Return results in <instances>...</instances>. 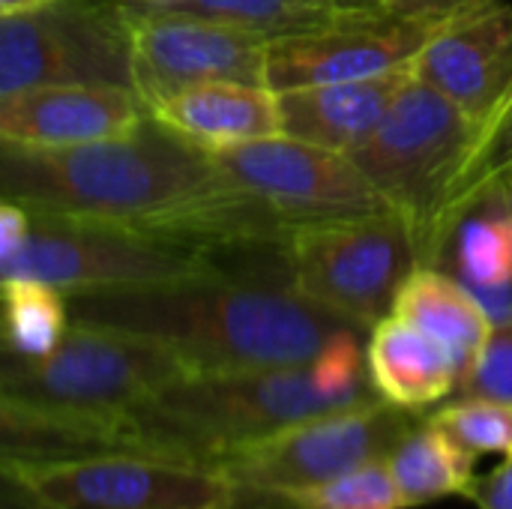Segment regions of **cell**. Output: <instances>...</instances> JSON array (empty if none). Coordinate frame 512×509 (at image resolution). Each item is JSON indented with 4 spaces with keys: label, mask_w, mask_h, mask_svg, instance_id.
Here are the masks:
<instances>
[{
    "label": "cell",
    "mask_w": 512,
    "mask_h": 509,
    "mask_svg": "<svg viewBox=\"0 0 512 509\" xmlns=\"http://www.w3.org/2000/svg\"><path fill=\"white\" fill-rule=\"evenodd\" d=\"M147 111L204 150H225L282 135L279 102L270 87L210 81L162 96Z\"/></svg>",
    "instance_id": "2e32d148"
},
{
    "label": "cell",
    "mask_w": 512,
    "mask_h": 509,
    "mask_svg": "<svg viewBox=\"0 0 512 509\" xmlns=\"http://www.w3.org/2000/svg\"><path fill=\"white\" fill-rule=\"evenodd\" d=\"M423 414L387 399L303 420L225 456L222 471L240 495L282 498L324 486L354 468L390 459Z\"/></svg>",
    "instance_id": "8992f818"
},
{
    "label": "cell",
    "mask_w": 512,
    "mask_h": 509,
    "mask_svg": "<svg viewBox=\"0 0 512 509\" xmlns=\"http://www.w3.org/2000/svg\"><path fill=\"white\" fill-rule=\"evenodd\" d=\"M411 72L459 105L480 138L512 93L510 3L486 0L441 24L414 57Z\"/></svg>",
    "instance_id": "4fadbf2b"
},
{
    "label": "cell",
    "mask_w": 512,
    "mask_h": 509,
    "mask_svg": "<svg viewBox=\"0 0 512 509\" xmlns=\"http://www.w3.org/2000/svg\"><path fill=\"white\" fill-rule=\"evenodd\" d=\"M186 375L195 372L153 339L72 321L48 357H3V459L27 456L57 435L126 414Z\"/></svg>",
    "instance_id": "3957f363"
},
{
    "label": "cell",
    "mask_w": 512,
    "mask_h": 509,
    "mask_svg": "<svg viewBox=\"0 0 512 509\" xmlns=\"http://www.w3.org/2000/svg\"><path fill=\"white\" fill-rule=\"evenodd\" d=\"M465 498L480 509H512V456H507L492 474L474 477Z\"/></svg>",
    "instance_id": "83f0119b"
},
{
    "label": "cell",
    "mask_w": 512,
    "mask_h": 509,
    "mask_svg": "<svg viewBox=\"0 0 512 509\" xmlns=\"http://www.w3.org/2000/svg\"><path fill=\"white\" fill-rule=\"evenodd\" d=\"M126 3H132V6H147V9H162V6H171V3H177V0H126Z\"/></svg>",
    "instance_id": "1f68e13d"
},
{
    "label": "cell",
    "mask_w": 512,
    "mask_h": 509,
    "mask_svg": "<svg viewBox=\"0 0 512 509\" xmlns=\"http://www.w3.org/2000/svg\"><path fill=\"white\" fill-rule=\"evenodd\" d=\"M33 216L27 207L15 204V201H3L0 204V264L9 261L12 255H18V249L24 246L27 234H30Z\"/></svg>",
    "instance_id": "f1b7e54d"
},
{
    "label": "cell",
    "mask_w": 512,
    "mask_h": 509,
    "mask_svg": "<svg viewBox=\"0 0 512 509\" xmlns=\"http://www.w3.org/2000/svg\"><path fill=\"white\" fill-rule=\"evenodd\" d=\"M366 351L375 390L390 405L420 414L459 387V366L450 351L399 315H387L369 330Z\"/></svg>",
    "instance_id": "e0dca14e"
},
{
    "label": "cell",
    "mask_w": 512,
    "mask_h": 509,
    "mask_svg": "<svg viewBox=\"0 0 512 509\" xmlns=\"http://www.w3.org/2000/svg\"><path fill=\"white\" fill-rule=\"evenodd\" d=\"M153 12L195 15V18L231 24L240 30L264 33L270 39L321 30L345 15L336 6V0H177Z\"/></svg>",
    "instance_id": "7402d4cb"
},
{
    "label": "cell",
    "mask_w": 512,
    "mask_h": 509,
    "mask_svg": "<svg viewBox=\"0 0 512 509\" xmlns=\"http://www.w3.org/2000/svg\"><path fill=\"white\" fill-rule=\"evenodd\" d=\"M3 474L42 509H234L240 498L216 468L135 453L3 459Z\"/></svg>",
    "instance_id": "9c48e42d"
},
{
    "label": "cell",
    "mask_w": 512,
    "mask_h": 509,
    "mask_svg": "<svg viewBox=\"0 0 512 509\" xmlns=\"http://www.w3.org/2000/svg\"><path fill=\"white\" fill-rule=\"evenodd\" d=\"M213 159L234 183L267 201L291 231L390 210L351 156L288 135L213 150Z\"/></svg>",
    "instance_id": "30bf717a"
},
{
    "label": "cell",
    "mask_w": 512,
    "mask_h": 509,
    "mask_svg": "<svg viewBox=\"0 0 512 509\" xmlns=\"http://www.w3.org/2000/svg\"><path fill=\"white\" fill-rule=\"evenodd\" d=\"M411 75L408 66L375 78L276 93L282 135L351 156L378 129Z\"/></svg>",
    "instance_id": "9a60e30c"
},
{
    "label": "cell",
    "mask_w": 512,
    "mask_h": 509,
    "mask_svg": "<svg viewBox=\"0 0 512 509\" xmlns=\"http://www.w3.org/2000/svg\"><path fill=\"white\" fill-rule=\"evenodd\" d=\"M512 171V96L498 108V114L486 123V129L480 132L471 156L465 159L462 171L456 174L450 195L444 201V210L438 216L435 225V240H432V255H429V267H435L447 234L453 231V225L459 222V216L498 180H504Z\"/></svg>",
    "instance_id": "603a6c76"
},
{
    "label": "cell",
    "mask_w": 512,
    "mask_h": 509,
    "mask_svg": "<svg viewBox=\"0 0 512 509\" xmlns=\"http://www.w3.org/2000/svg\"><path fill=\"white\" fill-rule=\"evenodd\" d=\"M126 15L132 24L135 90L144 105L210 81L267 87L270 36L132 3H126Z\"/></svg>",
    "instance_id": "8fae6325"
},
{
    "label": "cell",
    "mask_w": 512,
    "mask_h": 509,
    "mask_svg": "<svg viewBox=\"0 0 512 509\" xmlns=\"http://www.w3.org/2000/svg\"><path fill=\"white\" fill-rule=\"evenodd\" d=\"M30 216L24 246L0 264L3 279H33L63 294H84L219 276L216 261L198 249L96 222Z\"/></svg>",
    "instance_id": "ba28073f"
},
{
    "label": "cell",
    "mask_w": 512,
    "mask_h": 509,
    "mask_svg": "<svg viewBox=\"0 0 512 509\" xmlns=\"http://www.w3.org/2000/svg\"><path fill=\"white\" fill-rule=\"evenodd\" d=\"M435 426H441L462 450L504 453L512 456V405L492 399H459L435 414H429Z\"/></svg>",
    "instance_id": "d4e9b609"
},
{
    "label": "cell",
    "mask_w": 512,
    "mask_h": 509,
    "mask_svg": "<svg viewBox=\"0 0 512 509\" xmlns=\"http://www.w3.org/2000/svg\"><path fill=\"white\" fill-rule=\"evenodd\" d=\"M0 195L39 216L198 249L216 267L291 237L282 216L234 183L210 150L153 114L126 138L84 147L36 150L0 141Z\"/></svg>",
    "instance_id": "6da1fadb"
},
{
    "label": "cell",
    "mask_w": 512,
    "mask_h": 509,
    "mask_svg": "<svg viewBox=\"0 0 512 509\" xmlns=\"http://www.w3.org/2000/svg\"><path fill=\"white\" fill-rule=\"evenodd\" d=\"M462 288H498L512 282V192L489 186L453 225L435 261Z\"/></svg>",
    "instance_id": "d6986e66"
},
{
    "label": "cell",
    "mask_w": 512,
    "mask_h": 509,
    "mask_svg": "<svg viewBox=\"0 0 512 509\" xmlns=\"http://www.w3.org/2000/svg\"><path fill=\"white\" fill-rule=\"evenodd\" d=\"M456 393L462 399H492L512 405V324L492 327V336Z\"/></svg>",
    "instance_id": "484cf974"
},
{
    "label": "cell",
    "mask_w": 512,
    "mask_h": 509,
    "mask_svg": "<svg viewBox=\"0 0 512 509\" xmlns=\"http://www.w3.org/2000/svg\"><path fill=\"white\" fill-rule=\"evenodd\" d=\"M51 0H0V15H12V12H24V9H36L45 6Z\"/></svg>",
    "instance_id": "4dcf8cb0"
},
{
    "label": "cell",
    "mask_w": 512,
    "mask_h": 509,
    "mask_svg": "<svg viewBox=\"0 0 512 509\" xmlns=\"http://www.w3.org/2000/svg\"><path fill=\"white\" fill-rule=\"evenodd\" d=\"M438 27L441 24L360 12L342 15L321 30L270 39L267 87L285 93L408 69Z\"/></svg>",
    "instance_id": "7c38bea8"
},
{
    "label": "cell",
    "mask_w": 512,
    "mask_h": 509,
    "mask_svg": "<svg viewBox=\"0 0 512 509\" xmlns=\"http://www.w3.org/2000/svg\"><path fill=\"white\" fill-rule=\"evenodd\" d=\"M510 96H512V93H510Z\"/></svg>",
    "instance_id": "836d02e7"
},
{
    "label": "cell",
    "mask_w": 512,
    "mask_h": 509,
    "mask_svg": "<svg viewBox=\"0 0 512 509\" xmlns=\"http://www.w3.org/2000/svg\"><path fill=\"white\" fill-rule=\"evenodd\" d=\"M39 84L135 87L126 0H51L0 15V96Z\"/></svg>",
    "instance_id": "52a82bcc"
},
{
    "label": "cell",
    "mask_w": 512,
    "mask_h": 509,
    "mask_svg": "<svg viewBox=\"0 0 512 509\" xmlns=\"http://www.w3.org/2000/svg\"><path fill=\"white\" fill-rule=\"evenodd\" d=\"M150 117L135 87L39 84L0 96V141L66 150L126 138Z\"/></svg>",
    "instance_id": "5bb4252c"
},
{
    "label": "cell",
    "mask_w": 512,
    "mask_h": 509,
    "mask_svg": "<svg viewBox=\"0 0 512 509\" xmlns=\"http://www.w3.org/2000/svg\"><path fill=\"white\" fill-rule=\"evenodd\" d=\"M477 456L462 450L441 426L423 417L390 453L387 465L405 507H423L450 495H465Z\"/></svg>",
    "instance_id": "ffe728a7"
},
{
    "label": "cell",
    "mask_w": 512,
    "mask_h": 509,
    "mask_svg": "<svg viewBox=\"0 0 512 509\" xmlns=\"http://www.w3.org/2000/svg\"><path fill=\"white\" fill-rule=\"evenodd\" d=\"M291 509H405L387 459L288 498Z\"/></svg>",
    "instance_id": "cb8c5ba5"
},
{
    "label": "cell",
    "mask_w": 512,
    "mask_h": 509,
    "mask_svg": "<svg viewBox=\"0 0 512 509\" xmlns=\"http://www.w3.org/2000/svg\"><path fill=\"white\" fill-rule=\"evenodd\" d=\"M498 183H504V186H507V189H510V192H512V171H510V174H507V177H504V180H498Z\"/></svg>",
    "instance_id": "d6a6232c"
},
{
    "label": "cell",
    "mask_w": 512,
    "mask_h": 509,
    "mask_svg": "<svg viewBox=\"0 0 512 509\" xmlns=\"http://www.w3.org/2000/svg\"><path fill=\"white\" fill-rule=\"evenodd\" d=\"M381 0H336V6L345 15H360V12H375Z\"/></svg>",
    "instance_id": "f546056e"
},
{
    "label": "cell",
    "mask_w": 512,
    "mask_h": 509,
    "mask_svg": "<svg viewBox=\"0 0 512 509\" xmlns=\"http://www.w3.org/2000/svg\"><path fill=\"white\" fill-rule=\"evenodd\" d=\"M294 291L372 330L393 315L420 264L411 225L396 210L294 228L288 237Z\"/></svg>",
    "instance_id": "5b68a950"
},
{
    "label": "cell",
    "mask_w": 512,
    "mask_h": 509,
    "mask_svg": "<svg viewBox=\"0 0 512 509\" xmlns=\"http://www.w3.org/2000/svg\"><path fill=\"white\" fill-rule=\"evenodd\" d=\"M66 303L75 324L153 339L195 375L306 366L333 336L357 327L285 282L225 273L66 294Z\"/></svg>",
    "instance_id": "7a4b0ae2"
},
{
    "label": "cell",
    "mask_w": 512,
    "mask_h": 509,
    "mask_svg": "<svg viewBox=\"0 0 512 509\" xmlns=\"http://www.w3.org/2000/svg\"><path fill=\"white\" fill-rule=\"evenodd\" d=\"M474 144L477 126L468 114L411 75L378 129L351 153L387 207L411 225L423 267H429L435 225L450 186Z\"/></svg>",
    "instance_id": "277c9868"
},
{
    "label": "cell",
    "mask_w": 512,
    "mask_h": 509,
    "mask_svg": "<svg viewBox=\"0 0 512 509\" xmlns=\"http://www.w3.org/2000/svg\"><path fill=\"white\" fill-rule=\"evenodd\" d=\"M393 315L405 318L438 345L450 351L459 366V384L492 336V321L483 306L450 273L438 267H417L402 285Z\"/></svg>",
    "instance_id": "ac0fdd59"
},
{
    "label": "cell",
    "mask_w": 512,
    "mask_h": 509,
    "mask_svg": "<svg viewBox=\"0 0 512 509\" xmlns=\"http://www.w3.org/2000/svg\"><path fill=\"white\" fill-rule=\"evenodd\" d=\"M480 3L486 0H381L375 12L390 15V18H405V21L447 24Z\"/></svg>",
    "instance_id": "4316f807"
},
{
    "label": "cell",
    "mask_w": 512,
    "mask_h": 509,
    "mask_svg": "<svg viewBox=\"0 0 512 509\" xmlns=\"http://www.w3.org/2000/svg\"><path fill=\"white\" fill-rule=\"evenodd\" d=\"M66 294L33 279H3V357L42 360L69 333Z\"/></svg>",
    "instance_id": "44dd1931"
}]
</instances>
